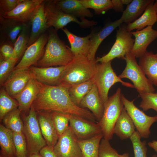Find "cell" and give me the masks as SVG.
Segmentation results:
<instances>
[{
	"label": "cell",
	"mask_w": 157,
	"mask_h": 157,
	"mask_svg": "<svg viewBox=\"0 0 157 157\" xmlns=\"http://www.w3.org/2000/svg\"><path fill=\"white\" fill-rule=\"evenodd\" d=\"M12 58H16L15 55L14 45L6 41L0 42V59L7 60Z\"/></svg>",
	"instance_id": "cell-43"
},
{
	"label": "cell",
	"mask_w": 157,
	"mask_h": 157,
	"mask_svg": "<svg viewBox=\"0 0 157 157\" xmlns=\"http://www.w3.org/2000/svg\"><path fill=\"white\" fill-rule=\"evenodd\" d=\"M131 118L124 107L115 124L113 133L122 140L129 138L135 131Z\"/></svg>",
	"instance_id": "cell-27"
},
{
	"label": "cell",
	"mask_w": 157,
	"mask_h": 157,
	"mask_svg": "<svg viewBox=\"0 0 157 157\" xmlns=\"http://www.w3.org/2000/svg\"><path fill=\"white\" fill-rule=\"evenodd\" d=\"M138 64L147 77L157 86V56L151 51H147L139 58Z\"/></svg>",
	"instance_id": "cell-29"
},
{
	"label": "cell",
	"mask_w": 157,
	"mask_h": 157,
	"mask_svg": "<svg viewBox=\"0 0 157 157\" xmlns=\"http://www.w3.org/2000/svg\"><path fill=\"white\" fill-rule=\"evenodd\" d=\"M44 11L48 27H53L57 31L60 29H62L71 22L76 23L82 28H88L97 24L96 22L86 19L81 21L65 12L54 3L53 0H45Z\"/></svg>",
	"instance_id": "cell-5"
},
{
	"label": "cell",
	"mask_w": 157,
	"mask_h": 157,
	"mask_svg": "<svg viewBox=\"0 0 157 157\" xmlns=\"http://www.w3.org/2000/svg\"><path fill=\"white\" fill-rule=\"evenodd\" d=\"M21 113L18 108L8 113L2 120L3 125L13 132L19 133L23 132L24 123L20 117Z\"/></svg>",
	"instance_id": "cell-33"
},
{
	"label": "cell",
	"mask_w": 157,
	"mask_h": 157,
	"mask_svg": "<svg viewBox=\"0 0 157 157\" xmlns=\"http://www.w3.org/2000/svg\"><path fill=\"white\" fill-rule=\"evenodd\" d=\"M0 157H4L2 155H0Z\"/></svg>",
	"instance_id": "cell-53"
},
{
	"label": "cell",
	"mask_w": 157,
	"mask_h": 157,
	"mask_svg": "<svg viewBox=\"0 0 157 157\" xmlns=\"http://www.w3.org/2000/svg\"><path fill=\"white\" fill-rule=\"evenodd\" d=\"M112 8L115 11L117 12L123 11L124 4L122 0H111Z\"/></svg>",
	"instance_id": "cell-46"
},
{
	"label": "cell",
	"mask_w": 157,
	"mask_h": 157,
	"mask_svg": "<svg viewBox=\"0 0 157 157\" xmlns=\"http://www.w3.org/2000/svg\"><path fill=\"white\" fill-rule=\"evenodd\" d=\"M141 99L139 107L146 111L153 109L157 113V92L139 94Z\"/></svg>",
	"instance_id": "cell-41"
},
{
	"label": "cell",
	"mask_w": 157,
	"mask_h": 157,
	"mask_svg": "<svg viewBox=\"0 0 157 157\" xmlns=\"http://www.w3.org/2000/svg\"><path fill=\"white\" fill-rule=\"evenodd\" d=\"M124 60L126 62V66L118 77L121 79L130 80L139 94L155 92L153 84L146 77L135 56L130 52L126 54Z\"/></svg>",
	"instance_id": "cell-6"
},
{
	"label": "cell",
	"mask_w": 157,
	"mask_h": 157,
	"mask_svg": "<svg viewBox=\"0 0 157 157\" xmlns=\"http://www.w3.org/2000/svg\"><path fill=\"white\" fill-rule=\"evenodd\" d=\"M70 115L58 111H52V120L59 137L69 126Z\"/></svg>",
	"instance_id": "cell-36"
},
{
	"label": "cell",
	"mask_w": 157,
	"mask_h": 157,
	"mask_svg": "<svg viewBox=\"0 0 157 157\" xmlns=\"http://www.w3.org/2000/svg\"><path fill=\"white\" fill-rule=\"evenodd\" d=\"M32 75L29 68L14 69L2 86L6 92L14 99L25 88Z\"/></svg>",
	"instance_id": "cell-14"
},
{
	"label": "cell",
	"mask_w": 157,
	"mask_h": 157,
	"mask_svg": "<svg viewBox=\"0 0 157 157\" xmlns=\"http://www.w3.org/2000/svg\"><path fill=\"white\" fill-rule=\"evenodd\" d=\"M39 83L40 90L32 104L36 112L58 111L75 115L95 122V118L92 113L77 106L72 102L68 88Z\"/></svg>",
	"instance_id": "cell-1"
},
{
	"label": "cell",
	"mask_w": 157,
	"mask_h": 157,
	"mask_svg": "<svg viewBox=\"0 0 157 157\" xmlns=\"http://www.w3.org/2000/svg\"><path fill=\"white\" fill-rule=\"evenodd\" d=\"M123 23L120 19L108 23L99 31H92L90 38L91 47L89 53L87 56L90 60H96L95 56L98 49L103 40L116 28L120 26Z\"/></svg>",
	"instance_id": "cell-21"
},
{
	"label": "cell",
	"mask_w": 157,
	"mask_h": 157,
	"mask_svg": "<svg viewBox=\"0 0 157 157\" xmlns=\"http://www.w3.org/2000/svg\"><path fill=\"white\" fill-rule=\"evenodd\" d=\"M155 55L157 56V52L156 54H155Z\"/></svg>",
	"instance_id": "cell-54"
},
{
	"label": "cell",
	"mask_w": 157,
	"mask_h": 157,
	"mask_svg": "<svg viewBox=\"0 0 157 157\" xmlns=\"http://www.w3.org/2000/svg\"><path fill=\"white\" fill-rule=\"evenodd\" d=\"M54 150L58 157H82L76 139L69 126L59 137Z\"/></svg>",
	"instance_id": "cell-13"
},
{
	"label": "cell",
	"mask_w": 157,
	"mask_h": 157,
	"mask_svg": "<svg viewBox=\"0 0 157 157\" xmlns=\"http://www.w3.org/2000/svg\"><path fill=\"white\" fill-rule=\"evenodd\" d=\"M13 135L16 157H28L27 142L23 132H13Z\"/></svg>",
	"instance_id": "cell-40"
},
{
	"label": "cell",
	"mask_w": 157,
	"mask_h": 157,
	"mask_svg": "<svg viewBox=\"0 0 157 157\" xmlns=\"http://www.w3.org/2000/svg\"><path fill=\"white\" fill-rule=\"evenodd\" d=\"M30 22L26 25L19 34L14 44V51L15 58L18 60L24 54L27 47L31 33Z\"/></svg>",
	"instance_id": "cell-34"
},
{
	"label": "cell",
	"mask_w": 157,
	"mask_h": 157,
	"mask_svg": "<svg viewBox=\"0 0 157 157\" xmlns=\"http://www.w3.org/2000/svg\"><path fill=\"white\" fill-rule=\"evenodd\" d=\"M103 138L102 133L88 139L77 140L82 157H98L100 143Z\"/></svg>",
	"instance_id": "cell-31"
},
{
	"label": "cell",
	"mask_w": 157,
	"mask_h": 157,
	"mask_svg": "<svg viewBox=\"0 0 157 157\" xmlns=\"http://www.w3.org/2000/svg\"><path fill=\"white\" fill-rule=\"evenodd\" d=\"M44 0H23L12 11L0 13V16L27 23L30 22L33 14Z\"/></svg>",
	"instance_id": "cell-17"
},
{
	"label": "cell",
	"mask_w": 157,
	"mask_h": 157,
	"mask_svg": "<svg viewBox=\"0 0 157 157\" xmlns=\"http://www.w3.org/2000/svg\"><path fill=\"white\" fill-rule=\"evenodd\" d=\"M94 84L93 78L90 81L68 88V92L72 102L79 106L82 99L90 91Z\"/></svg>",
	"instance_id": "cell-32"
},
{
	"label": "cell",
	"mask_w": 157,
	"mask_h": 157,
	"mask_svg": "<svg viewBox=\"0 0 157 157\" xmlns=\"http://www.w3.org/2000/svg\"><path fill=\"white\" fill-rule=\"evenodd\" d=\"M40 88V83L32 73L25 88L14 98L17 101L19 104L18 108L22 114H28L33 103L39 93Z\"/></svg>",
	"instance_id": "cell-15"
},
{
	"label": "cell",
	"mask_w": 157,
	"mask_h": 157,
	"mask_svg": "<svg viewBox=\"0 0 157 157\" xmlns=\"http://www.w3.org/2000/svg\"><path fill=\"white\" fill-rule=\"evenodd\" d=\"M121 101L124 108L132 120L136 131L141 138H147L150 134V129L152 124L157 122V115L150 116L146 115L134 104L135 99L130 101L122 93Z\"/></svg>",
	"instance_id": "cell-10"
},
{
	"label": "cell",
	"mask_w": 157,
	"mask_h": 157,
	"mask_svg": "<svg viewBox=\"0 0 157 157\" xmlns=\"http://www.w3.org/2000/svg\"><path fill=\"white\" fill-rule=\"evenodd\" d=\"M135 37L131 53L136 58H140L147 51L148 46L157 38V30L148 26L140 30L131 31Z\"/></svg>",
	"instance_id": "cell-16"
},
{
	"label": "cell",
	"mask_w": 157,
	"mask_h": 157,
	"mask_svg": "<svg viewBox=\"0 0 157 157\" xmlns=\"http://www.w3.org/2000/svg\"><path fill=\"white\" fill-rule=\"evenodd\" d=\"M23 118V133L27 145L28 156L39 153L47 145L41 133L38 120L37 112L32 105L28 115L22 114Z\"/></svg>",
	"instance_id": "cell-7"
},
{
	"label": "cell",
	"mask_w": 157,
	"mask_h": 157,
	"mask_svg": "<svg viewBox=\"0 0 157 157\" xmlns=\"http://www.w3.org/2000/svg\"><path fill=\"white\" fill-rule=\"evenodd\" d=\"M18 60L12 58L4 60L0 59V85L2 86L11 73Z\"/></svg>",
	"instance_id": "cell-39"
},
{
	"label": "cell",
	"mask_w": 157,
	"mask_h": 157,
	"mask_svg": "<svg viewBox=\"0 0 157 157\" xmlns=\"http://www.w3.org/2000/svg\"><path fill=\"white\" fill-rule=\"evenodd\" d=\"M154 6L156 9L157 11V0L156 1L155 3H154Z\"/></svg>",
	"instance_id": "cell-51"
},
{
	"label": "cell",
	"mask_w": 157,
	"mask_h": 157,
	"mask_svg": "<svg viewBox=\"0 0 157 157\" xmlns=\"http://www.w3.org/2000/svg\"><path fill=\"white\" fill-rule=\"evenodd\" d=\"M132 36L131 32L126 30V25H121L117 31L115 41L110 51L106 55L96 59V62H107L116 58L124 60L133 46L134 39Z\"/></svg>",
	"instance_id": "cell-9"
},
{
	"label": "cell",
	"mask_w": 157,
	"mask_h": 157,
	"mask_svg": "<svg viewBox=\"0 0 157 157\" xmlns=\"http://www.w3.org/2000/svg\"><path fill=\"white\" fill-rule=\"evenodd\" d=\"M65 66L41 67L31 66L29 68L37 80L47 85H58Z\"/></svg>",
	"instance_id": "cell-18"
},
{
	"label": "cell",
	"mask_w": 157,
	"mask_h": 157,
	"mask_svg": "<svg viewBox=\"0 0 157 157\" xmlns=\"http://www.w3.org/2000/svg\"><path fill=\"white\" fill-rule=\"evenodd\" d=\"M140 134L135 131L129 138L132 143L134 157H147L146 142L142 141Z\"/></svg>",
	"instance_id": "cell-38"
},
{
	"label": "cell",
	"mask_w": 157,
	"mask_h": 157,
	"mask_svg": "<svg viewBox=\"0 0 157 157\" xmlns=\"http://www.w3.org/2000/svg\"><path fill=\"white\" fill-rule=\"evenodd\" d=\"M22 1L23 0H0V14L11 11Z\"/></svg>",
	"instance_id": "cell-44"
},
{
	"label": "cell",
	"mask_w": 157,
	"mask_h": 157,
	"mask_svg": "<svg viewBox=\"0 0 157 157\" xmlns=\"http://www.w3.org/2000/svg\"></svg>",
	"instance_id": "cell-55"
},
{
	"label": "cell",
	"mask_w": 157,
	"mask_h": 157,
	"mask_svg": "<svg viewBox=\"0 0 157 157\" xmlns=\"http://www.w3.org/2000/svg\"><path fill=\"white\" fill-rule=\"evenodd\" d=\"M36 112L41 132L47 145L54 147L59 137L52 120V111H42Z\"/></svg>",
	"instance_id": "cell-19"
},
{
	"label": "cell",
	"mask_w": 157,
	"mask_h": 157,
	"mask_svg": "<svg viewBox=\"0 0 157 157\" xmlns=\"http://www.w3.org/2000/svg\"><path fill=\"white\" fill-rule=\"evenodd\" d=\"M109 140L103 138L99 145L98 157H119L117 151L111 146Z\"/></svg>",
	"instance_id": "cell-42"
},
{
	"label": "cell",
	"mask_w": 157,
	"mask_h": 157,
	"mask_svg": "<svg viewBox=\"0 0 157 157\" xmlns=\"http://www.w3.org/2000/svg\"><path fill=\"white\" fill-rule=\"evenodd\" d=\"M48 38L47 31L28 47L14 69L29 68L31 66L35 65L43 54Z\"/></svg>",
	"instance_id": "cell-12"
},
{
	"label": "cell",
	"mask_w": 157,
	"mask_h": 157,
	"mask_svg": "<svg viewBox=\"0 0 157 157\" xmlns=\"http://www.w3.org/2000/svg\"><path fill=\"white\" fill-rule=\"evenodd\" d=\"M39 153L42 157H58L54 151V147L47 145L42 148Z\"/></svg>",
	"instance_id": "cell-45"
},
{
	"label": "cell",
	"mask_w": 157,
	"mask_h": 157,
	"mask_svg": "<svg viewBox=\"0 0 157 157\" xmlns=\"http://www.w3.org/2000/svg\"><path fill=\"white\" fill-rule=\"evenodd\" d=\"M69 126L77 140L87 139L102 133L97 123L74 114L70 115Z\"/></svg>",
	"instance_id": "cell-11"
},
{
	"label": "cell",
	"mask_w": 157,
	"mask_h": 157,
	"mask_svg": "<svg viewBox=\"0 0 157 157\" xmlns=\"http://www.w3.org/2000/svg\"><path fill=\"white\" fill-rule=\"evenodd\" d=\"M62 30L67 37L73 55H81L87 57L90 49V38L92 32L87 36L81 37L74 34L66 28Z\"/></svg>",
	"instance_id": "cell-25"
},
{
	"label": "cell",
	"mask_w": 157,
	"mask_h": 157,
	"mask_svg": "<svg viewBox=\"0 0 157 157\" xmlns=\"http://www.w3.org/2000/svg\"><path fill=\"white\" fill-rule=\"evenodd\" d=\"M0 146L1 155L4 157H16L13 132L0 124Z\"/></svg>",
	"instance_id": "cell-30"
},
{
	"label": "cell",
	"mask_w": 157,
	"mask_h": 157,
	"mask_svg": "<svg viewBox=\"0 0 157 157\" xmlns=\"http://www.w3.org/2000/svg\"><path fill=\"white\" fill-rule=\"evenodd\" d=\"M95 60H89L81 55H75L65 66L58 85L67 88L92 79L96 69Z\"/></svg>",
	"instance_id": "cell-3"
},
{
	"label": "cell",
	"mask_w": 157,
	"mask_h": 157,
	"mask_svg": "<svg viewBox=\"0 0 157 157\" xmlns=\"http://www.w3.org/2000/svg\"><path fill=\"white\" fill-rule=\"evenodd\" d=\"M151 157H157V155L156 154H154Z\"/></svg>",
	"instance_id": "cell-52"
},
{
	"label": "cell",
	"mask_w": 157,
	"mask_h": 157,
	"mask_svg": "<svg viewBox=\"0 0 157 157\" xmlns=\"http://www.w3.org/2000/svg\"><path fill=\"white\" fill-rule=\"evenodd\" d=\"M148 146L156 151L157 155V141L154 140L148 143Z\"/></svg>",
	"instance_id": "cell-47"
},
{
	"label": "cell",
	"mask_w": 157,
	"mask_h": 157,
	"mask_svg": "<svg viewBox=\"0 0 157 157\" xmlns=\"http://www.w3.org/2000/svg\"><path fill=\"white\" fill-rule=\"evenodd\" d=\"M119 157H129V154L128 153H125L122 154H119Z\"/></svg>",
	"instance_id": "cell-50"
},
{
	"label": "cell",
	"mask_w": 157,
	"mask_h": 157,
	"mask_svg": "<svg viewBox=\"0 0 157 157\" xmlns=\"http://www.w3.org/2000/svg\"><path fill=\"white\" fill-rule=\"evenodd\" d=\"M17 101L11 97L3 88L0 90V121L12 110L18 108Z\"/></svg>",
	"instance_id": "cell-35"
},
{
	"label": "cell",
	"mask_w": 157,
	"mask_h": 157,
	"mask_svg": "<svg viewBox=\"0 0 157 157\" xmlns=\"http://www.w3.org/2000/svg\"><path fill=\"white\" fill-rule=\"evenodd\" d=\"M122 93L121 88H118L114 94L108 97L104 104L102 116L97 122L103 138L109 140L113 138L115 124L124 107L121 99Z\"/></svg>",
	"instance_id": "cell-4"
},
{
	"label": "cell",
	"mask_w": 157,
	"mask_h": 157,
	"mask_svg": "<svg viewBox=\"0 0 157 157\" xmlns=\"http://www.w3.org/2000/svg\"><path fill=\"white\" fill-rule=\"evenodd\" d=\"M111 61L102 63H97L96 71L94 78L104 104L108 100L110 88L115 83L120 82L125 86L134 88L133 85L122 81L114 72Z\"/></svg>",
	"instance_id": "cell-8"
},
{
	"label": "cell",
	"mask_w": 157,
	"mask_h": 157,
	"mask_svg": "<svg viewBox=\"0 0 157 157\" xmlns=\"http://www.w3.org/2000/svg\"><path fill=\"white\" fill-rule=\"evenodd\" d=\"M153 0H132L127 5L120 18L123 23L127 24L135 21L144 12Z\"/></svg>",
	"instance_id": "cell-28"
},
{
	"label": "cell",
	"mask_w": 157,
	"mask_h": 157,
	"mask_svg": "<svg viewBox=\"0 0 157 157\" xmlns=\"http://www.w3.org/2000/svg\"><path fill=\"white\" fill-rule=\"evenodd\" d=\"M26 24L0 16V42L6 41L14 45L18 35Z\"/></svg>",
	"instance_id": "cell-22"
},
{
	"label": "cell",
	"mask_w": 157,
	"mask_h": 157,
	"mask_svg": "<svg viewBox=\"0 0 157 157\" xmlns=\"http://www.w3.org/2000/svg\"><path fill=\"white\" fill-rule=\"evenodd\" d=\"M79 107L90 110L97 122L101 119L104 111V104L95 83L90 91L82 99Z\"/></svg>",
	"instance_id": "cell-23"
},
{
	"label": "cell",
	"mask_w": 157,
	"mask_h": 157,
	"mask_svg": "<svg viewBox=\"0 0 157 157\" xmlns=\"http://www.w3.org/2000/svg\"><path fill=\"white\" fill-rule=\"evenodd\" d=\"M124 5H127L129 4L132 1V0H122Z\"/></svg>",
	"instance_id": "cell-49"
},
{
	"label": "cell",
	"mask_w": 157,
	"mask_h": 157,
	"mask_svg": "<svg viewBox=\"0 0 157 157\" xmlns=\"http://www.w3.org/2000/svg\"><path fill=\"white\" fill-rule=\"evenodd\" d=\"M28 157H42L39 153L31 154Z\"/></svg>",
	"instance_id": "cell-48"
},
{
	"label": "cell",
	"mask_w": 157,
	"mask_h": 157,
	"mask_svg": "<svg viewBox=\"0 0 157 157\" xmlns=\"http://www.w3.org/2000/svg\"><path fill=\"white\" fill-rule=\"evenodd\" d=\"M47 31L48 38L44 52L35 66L46 67L67 65L74 56L70 48L59 38L57 31L54 28L49 27Z\"/></svg>",
	"instance_id": "cell-2"
},
{
	"label": "cell",
	"mask_w": 157,
	"mask_h": 157,
	"mask_svg": "<svg viewBox=\"0 0 157 157\" xmlns=\"http://www.w3.org/2000/svg\"><path fill=\"white\" fill-rule=\"evenodd\" d=\"M54 3L65 12L72 15L81 20L85 18H92L93 13L84 7L78 0H54Z\"/></svg>",
	"instance_id": "cell-24"
},
{
	"label": "cell",
	"mask_w": 157,
	"mask_h": 157,
	"mask_svg": "<svg viewBox=\"0 0 157 157\" xmlns=\"http://www.w3.org/2000/svg\"><path fill=\"white\" fill-rule=\"evenodd\" d=\"M157 11L154 6V0L149 4L142 14L133 22L126 25L128 31L141 30L148 26H151L157 22Z\"/></svg>",
	"instance_id": "cell-26"
},
{
	"label": "cell",
	"mask_w": 157,
	"mask_h": 157,
	"mask_svg": "<svg viewBox=\"0 0 157 157\" xmlns=\"http://www.w3.org/2000/svg\"><path fill=\"white\" fill-rule=\"evenodd\" d=\"M45 0H44L36 10L32 16L30 22L31 30L27 47L33 43L49 28L47 24L44 11Z\"/></svg>",
	"instance_id": "cell-20"
},
{
	"label": "cell",
	"mask_w": 157,
	"mask_h": 157,
	"mask_svg": "<svg viewBox=\"0 0 157 157\" xmlns=\"http://www.w3.org/2000/svg\"><path fill=\"white\" fill-rule=\"evenodd\" d=\"M85 8L93 9L95 13L100 15L112 8L110 0H78Z\"/></svg>",
	"instance_id": "cell-37"
}]
</instances>
